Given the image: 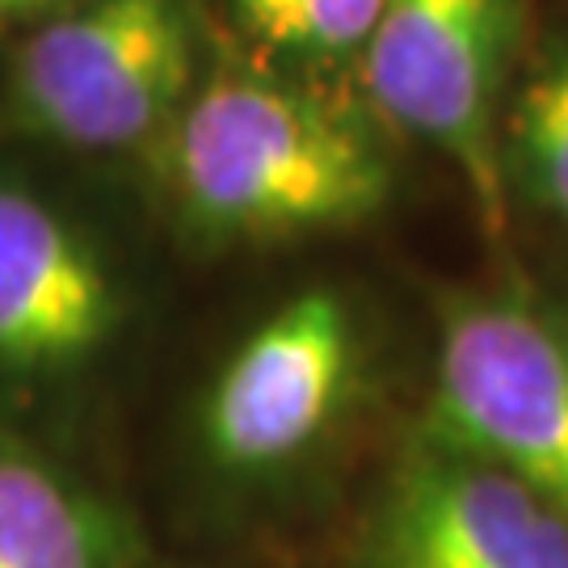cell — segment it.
<instances>
[{
    "label": "cell",
    "mask_w": 568,
    "mask_h": 568,
    "mask_svg": "<svg viewBox=\"0 0 568 568\" xmlns=\"http://www.w3.org/2000/svg\"><path fill=\"white\" fill-rule=\"evenodd\" d=\"M164 178L199 232L274 241L375 215L392 169L363 122L325 98L215 77L164 126Z\"/></svg>",
    "instance_id": "cell-1"
},
{
    "label": "cell",
    "mask_w": 568,
    "mask_h": 568,
    "mask_svg": "<svg viewBox=\"0 0 568 568\" xmlns=\"http://www.w3.org/2000/svg\"><path fill=\"white\" fill-rule=\"evenodd\" d=\"M426 438L568 509V312L527 291H464L438 316Z\"/></svg>",
    "instance_id": "cell-2"
},
{
    "label": "cell",
    "mask_w": 568,
    "mask_h": 568,
    "mask_svg": "<svg viewBox=\"0 0 568 568\" xmlns=\"http://www.w3.org/2000/svg\"><path fill=\"white\" fill-rule=\"evenodd\" d=\"M194 84L185 0H89L42 21L9 63L13 126L77 152H119L161 135Z\"/></svg>",
    "instance_id": "cell-3"
},
{
    "label": "cell",
    "mask_w": 568,
    "mask_h": 568,
    "mask_svg": "<svg viewBox=\"0 0 568 568\" xmlns=\"http://www.w3.org/2000/svg\"><path fill=\"white\" fill-rule=\"evenodd\" d=\"M514 30L518 0H387L363 42L366 98L464 178L493 241L509 215L497 110Z\"/></svg>",
    "instance_id": "cell-4"
},
{
    "label": "cell",
    "mask_w": 568,
    "mask_h": 568,
    "mask_svg": "<svg viewBox=\"0 0 568 568\" xmlns=\"http://www.w3.org/2000/svg\"><path fill=\"white\" fill-rule=\"evenodd\" d=\"M354 568H568V509L422 434L366 514Z\"/></svg>",
    "instance_id": "cell-5"
},
{
    "label": "cell",
    "mask_w": 568,
    "mask_h": 568,
    "mask_svg": "<svg viewBox=\"0 0 568 568\" xmlns=\"http://www.w3.org/2000/svg\"><path fill=\"white\" fill-rule=\"evenodd\" d=\"M354 371V328L333 291L286 300L227 358L203 400V450L227 476H270L325 438Z\"/></svg>",
    "instance_id": "cell-6"
},
{
    "label": "cell",
    "mask_w": 568,
    "mask_h": 568,
    "mask_svg": "<svg viewBox=\"0 0 568 568\" xmlns=\"http://www.w3.org/2000/svg\"><path fill=\"white\" fill-rule=\"evenodd\" d=\"M119 321V283L98 244L34 190L0 182V366H77Z\"/></svg>",
    "instance_id": "cell-7"
},
{
    "label": "cell",
    "mask_w": 568,
    "mask_h": 568,
    "mask_svg": "<svg viewBox=\"0 0 568 568\" xmlns=\"http://www.w3.org/2000/svg\"><path fill=\"white\" fill-rule=\"evenodd\" d=\"M126 509L0 422V568H140Z\"/></svg>",
    "instance_id": "cell-8"
},
{
    "label": "cell",
    "mask_w": 568,
    "mask_h": 568,
    "mask_svg": "<svg viewBox=\"0 0 568 568\" xmlns=\"http://www.w3.org/2000/svg\"><path fill=\"white\" fill-rule=\"evenodd\" d=\"M501 164L530 203L568 224V51L551 55L518 93Z\"/></svg>",
    "instance_id": "cell-9"
},
{
    "label": "cell",
    "mask_w": 568,
    "mask_h": 568,
    "mask_svg": "<svg viewBox=\"0 0 568 568\" xmlns=\"http://www.w3.org/2000/svg\"><path fill=\"white\" fill-rule=\"evenodd\" d=\"M236 4L244 21L274 47L300 55H349L363 51L387 0H236Z\"/></svg>",
    "instance_id": "cell-10"
},
{
    "label": "cell",
    "mask_w": 568,
    "mask_h": 568,
    "mask_svg": "<svg viewBox=\"0 0 568 568\" xmlns=\"http://www.w3.org/2000/svg\"><path fill=\"white\" fill-rule=\"evenodd\" d=\"M51 4H60V0H0V30H9L21 18H34L39 9H51Z\"/></svg>",
    "instance_id": "cell-11"
}]
</instances>
